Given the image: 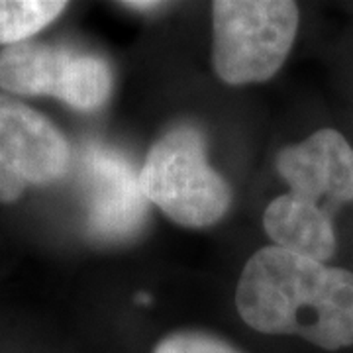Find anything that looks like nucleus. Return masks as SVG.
I'll list each match as a JSON object with an SVG mask.
<instances>
[{
    "mask_svg": "<svg viewBox=\"0 0 353 353\" xmlns=\"http://www.w3.org/2000/svg\"><path fill=\"white\" fill-rule=\"evenodd\" d=\"M71 145L48 116L0 92V202L48 187L71 169Z\"/></svg>",
    "mask_w": 353,
    "mask_h": 353,
    "instance_id": "5",
    "label": "nucleus"
},
{
    "mask_svg": "<svg viewBox=\"0 0 353 353\" xmlns=\"http://www.w3.org/2000/svg\"><path fill=\"white\" fill-rule=\"evenodd\" d=\"M153 353H241L238 347L228 343L222 338H216L206 332H194V330H185V332H175L165 336L159 341Z\"/></svg>",
    "mask_w": 353,
    "mask_h": 353,
    "instance_id": "10",
    "label": "nucleus"
},
{
    "mask_svg": "<svg viewBox=\"0 0 353 353\" xmlns=\"http://www.w3.org/2000/svg\"><path fill=\"white\" fill-rule=\"evenodd\" d=\"M90 228L102 238H126L134 234L145 216V194L139 176L120 159L94 153L90 159Z\"/></svg>",
    "mask_w": 353,
    "mask_h": 353,
    "instance_id": "7",
    "label": "nucleus"
},
{
    "mask_svg": "<svg viewBox=\"0 0 353 353\" xmlns=\"http://www.w3.org/2000/svg\"><path fill=\"white\" fill-rule=\"evenodd\" d=\"M67 8L59 0H0V43L16 46L50 26Z\"/></svg>",
    "mask_w": 353,
    "mask_h": 353,
    "instance_id": "9",
    "label": "nucleus"
},
{
    "mask_svg": "<svg viewBox=\"0 0 353 353\" xmlns=\"http://www.w3.org/2000/svg\"><path fill=\"white\" fill-rule=\"evenodd\" d=\"M139 183L148 201L185 228L214 226L232 204L226 179L208 163L206 139L189 124L171 128L153 143Z\"/></svg>",
    "mask_w": 353,
    "mask_h": 353,
    "instance_id": "2",
    "label": "nucleus"
},
{
    "mask_svg": "<svg viewBox=\"0 0 353 353\" xmlns=\"http://www.w3.org/2000/svg\"><path fill=\"white\" fill-rule=\"evenodd\" d=\"M241 320L261 334L299 336L322 350L353 345V273L267 245L236 289Z\"/></svg>",
    "mask_w": 353,
    "mask_h": 353,
    "instance_id": "1",
    "label": "nucleus"
},
{
    "mask_svg": "<svg viewBox=\"0 0 353 353\" xmlns=\"http://www.w3.org/2000/svg\"><path fill=\"white\" fill-rule=\"evenodd\" d=\"M124 8H130V10H155L161 6V2H122Z\"/></svg>",
    "mask_w": 353,
    "mask_h": 353,
    "instance_id": "11",
    "label": "nucleus"
},
{
    "mask_svg": "<svg viewBox=\"0 0 353 353\" xmlns=\"http://www.w3.org/2000/svg\"><path fill=\"white\" fill-rule=\"evenodd\" d=\"M0 88L20 97H55L90 112L110 99L112 69L101 55L28 39L0 51Z\"/></svg>",
    "mask_w": 353,
    "mask_h": 353,
    "instance_id": "4",
    "label": "nucleus"
},
{
    "mask_svg": "<svg viewBox=\"0 0 353 353\" xmlns=\"http://www.w3.org/2000/svg\"><path fill=\"white\" fill-rule=\"evenodd\" d=\"M267 236L285 252L326 263L336 253V232L332 218L320 208L281 194L265 208Z\"/></svg>",
    "mask_w": 353,
    "mask_h": 353,
    "instance_id": "8",
    "label": "nucleus"
},
{
    "mask_svg": "<svg viewBox=\"0 0 353 353\" xmlns=\"http://www.w3.org/2000/svg\"><path fill=\"white\" fill-rule=\"evenodd\" d=\"M212 22L216 75L228 85L263 83L292 50L299 6L290 0H218Z\"/></svg>",
    "mask_w": 353,
    "mask_h": 353,
    "instance_id": "3",
    "label": "nucleus"
},
{
    "mask_svg": "<svg viewBox=\"0 0 353 353\" xmlns=\"http://www.w3.org/2000/svg\"><path fill=\"white\" fill-rule=\"evenodd\" d=\"M277 171L289 183L292 199L312 204L330 218L353 202V148L336 130H318L281 150Z\"/></svg>",
    "mask_w": 353,
    "mask_h": 353,
    "instance_id": "6",
    "label": "nucleus"
}]
</instances>
